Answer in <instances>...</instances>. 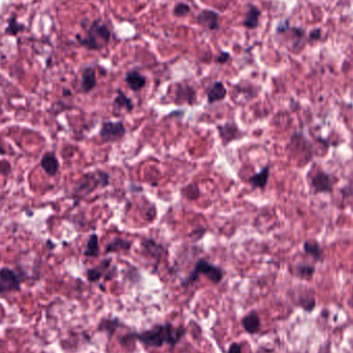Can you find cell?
<instances>
[{"mask_svg": "<svg viewBox=\"0 0 353 353\" xmlns=\"http://www.w3.org/2000/svg\"><path fill=\"white\" fill-rule=\"evenodd\" d=\"M186 333V329L176 328L170 322L156 324L153 328L141 332H132L135 341L144 344L146 347L160 348L163 345L175 347Z\"/></svg>", "mask_w": 353, "mask_h": 353, "instance_id": "obj_1", "label": "cell"}, {"mask_svg": "<svg viewBox=\"0 0 353 353\" xmlns=\"http://www.w3.org/2000/svg\"><path fill=\"white\" fill-rule=\"evenodd\" d=\"M109 184L110 175L105 171L98 170L94 173H88L83 176L81 180L74 186L71 193V199L74 201V206L92 191L99 187H107Z\"/></svg>", "mask_w": 353, "mask_h": 353, "instance_id": "obj_2", "label": "cell"}, {"mask_svg": "<svg viewBox=\"0 0 353 353\" xmlns=\"http://www.w3.org/2000/svg\"><path fill=\"white\" fill-rule=\"evenodd\" d=\"M78 42L88 50H100L110 42V32L109 28L99 21L91 24L84 37L77 36Z\"/></svg>", "mask_w": 353, "mask_h": 353, "instance_id": "obj_3", "label": "cell"}, {"mask_svg": "<svg viewBox=\"0 0 353 353\" xmlns=\"http://www.w3.org/2000/svg\"><path fill=\"white\" fill-rule=\"evenodd\" d=\"M201 275L207 277L212 283L218 284L222 281L224 273H223L222 268L220 266L213 265V264L209 263L208 260L201 258L197 264H195V266L192 269L190 275L182 282V286L187 287V286L195 283L199 280Z\"/></svg>", "mask_w": 353, "mask_h": 353, "instance_id": "obj_4", "label": "cell"}, {"mask_svg": "<svg viewBox=\"0 0 353 353\" xmlns=\"http://www.w3.org/2000/svg\"><path fill=\"white\" fill-rule=\"evenodd\" d=\"M22 279L15 269L3 266L0 268V294L21 291Z\"/></svg>", "mask_w": 353, "mask_h": 353, "instance_id": "obj_5", "label": "cell"}, {"mask_svg": "<svg viewBox=\"0 0 353 353\" xmlns=\"http://www.w3.org/2000/svg\"><path fill=\"white\" fill-rule=\"evenodd\" d=\"M126 134V128L122 121L104 122L99 130V136L104 143H115L122 139Z\"/></svg>", "mask_w": 353, "mask_h": 353, "instance_id": "obj_6", "label": "cell"}, {"mask_svg": "<svg viewBox=\"0 0 353 353\" xmlns=\"http://www.w3.org/2000/svg\"><path fill=\"white\" fill-rule=\"evenodd\" d=\"M217 132L223 146H227L231 142L238 141L244 136V133L241 132L239 126L234 122H226L224 124L217 125Z\"/></svg>", "mask_w": 353, "mask_h": 353, "instance_id": "obj_7", "label": "cell"}, {"mask_svg": "<svg viewBox=\"0 0 353 353\" xmlns=\"http://www.w3.org/2000/svg\"><path fill=\"white\" fill-rule=\"evenodd\" d=\"M311 186L315 193H330L332 192L333 182L329 174L320 171L312 178Z\"/></svg>", "mask_w": 353, "mask_h": 353, "instance_id": "obj_8", "label": "cell"}, {"mask_svg": "<svg viewBox=\"0 0 353 353\" xmlns=\"http://www.w3.org/2000/svg\"><path fill=\"white\" fill-rule=\"evenodd\" d=\"M197 101V92L189 85H178L176 89V104L193 105Z\"/></svg>", "mask_w": 353, "mask_h": 353, "instance_id": "obj_9", "label": "cell"}, {"mask_svg": "<svg viewBox=\"0 0 353 353\" xmlns=\"http://www.w3.org/2000/svg\"><path fill=\"white\" fill-rule=\"evenodd\" d=\"M41 167L49 176H55L59 171V160L53 152H46L41 158Z\"/></svg>", "mask_w": 353, "mask_h": 353, "instance_id": "obj_10", "label": "cell"}, {"mask_svg": "<svg viewBox=\"0 0 353 353\" xmlns=\"http://www.w3.org/2000/svg\"><path fill=\"white\" fill-rule=\"evenodd\" d=\"M96 73L95 69L87 66L82 71V81H81V91L83 93H89L96 87Z\"/></svg>", "mask_w": 353, "mask_h": 353, "instance_id": "obj_11", "label": "cell"}, {"mask_svg": "<svg viewBox=\"0 0 353 353\" xmlns=\"http://www.w3.org/2000/svg\"><path fill=\"white\" fill-rule=\"evenodd\" d=\"M260 325H262V322H260L259 316L255 311L249 312L242 319V327L249 334L257 333L260 331Z\"/></svg>", "mask_w": 353, "mask_h": 353, "instance_id": "obj_12", "label": "cell"}, {"mask_svg": "<svg viewBox=\"0 0 353 353\" xmlns=\"http://www.w3.org/2000/svg\"><path fill=\"white\" fill-rule=\"evenodd\" d=\"M121 325H122V323H121V320L117 317L102 318L97 325V331L105 332L108 338L110 339L116 333L117 330L121 327Z\"/></svg>", "mask_w": 353, "mask_h": 353, "instance_id": "obj_13", "label": "cell"}, {"mask_svg": "<svg viewBox=\"0 0 353 353\" xmlns=\"http://www.w3.org/2000/svg\"><path fill=\"white\" fill-rule=\"evenodd\" d=\"M227 90L222 82H215L211 86L207 94V100L209 105H214L218 101H222L226 97Z\"/></svg>", "mask_w": 353, "mask_h": 353, "instance_id": "obj_14", "label": "cell"}, {"mask_svg": "<svg viewBox=\"0 0 353 353\" xmlns=\"http://www.w3.org/2000/svg\"><path fill=\"white\" fill-rule=\"evenodd\" d=\"M125 82L127 86L134 92L142 90L146 86V78L137 70H130L126 73Z\"/></svg>", "mask_w": 353, "mask_h": 353, "instance_id": "obj_15", "label": "cell"}, {"mask_svg": "<svg viewBox=\"0 0 353 353\" xmlns=\"http://www.w3.org/2000/svg\"><path fill=\"white\" fill-rule=\"evenodd\" d=\"M269 171H271L269 165H265L262 171L256 173L252 176H250L249 183L251 186H252V188L263 189V190L265 189L269 178Z\"/></svg>", "mask_w": 353, "mask_h": 353, "instance_id": "obj_16", "label": "cell"}, {"mask_svg": "<svg viewBox=\"0 0 353 353\" xmlns=\"http://www.w3.org/2000/svg\"><path fill=\"white\" fill-rule=\"evenodd\" d=\"M110 259L107 258L105 260H102L100 263V265L98 266L92 267V268H88L86 272V276H87V280L90 283H96L98 282L101 277L104 276V272L107 271L108 267L110 265Z\"/></svg>", "mask_w": 353, "mask_h": 353, "instance_id": "obj_17", "label": "cell"}, {"mask_svg": "<svg viewBox=\"0 0 353 353\" xmlns=\"http://www.w3.org/2000/svg\"><path fill=\"white\" fill-rule=\"evenodd\" d=\"M142 246L145 249V252L149 256L156 258L157 260H159L162 257V255L166 253L165 249L161 245L157 244L156 242L152 239H147V240L143 241Z\"/></svg>", "mask_w": 353, "mask_h": 353, "instance_id": "obj_18", "label": "cell"}, {"mask_svg": "<svg viewBox=\"0 0 353 353\" xmlns=\"http://www.w3.org/2000/svg\"><path fill=\"white\" fill-rule=\"evenodd\" d=\"M198 22L211 30H216L219 28L218 15L212 11H202L198 17Z\"/></svg>", "mask_w": 353, "mask_h": 353, "instance_id": "obj_19", "label": "cell"}, {"mask_svg": "<svg viewBox=\"0 0 353 353\" xmlns=\"http://www.w3.org/2000/svg\"><path fill=\"white\" fill-rule=\"evenodd\" d=\"M304 251L306 254L310 255L311 257H313V259L315 262H323L324 259V252L323 249L321 248V246L315 241H307L304 243Z\"/></svg>", "mask_w": 353, "mask_h": 353, "instance_id": "obj_20", "label": "cell"}, {"mask_svg": "<svg viewBox=\"0 0 353 353\" xmlns=\"http://www.w3.org/2000/svg\"><path fill=\"white\" fill-rule=\"evenodd\" d=\"M132 243L129 241L123 240L121 238H116L111 240L106 247V253L113 252H127L132 248Z\"/></svg>", "mask_w": 353, "mask_h": 353, "instance_id": "obj_21", "label": "cell"}, {"mask_svg": "<svg viewBox=\"0 0 353 353\" xmlns=\"http://www.w3.org/2000/svg\"><path fill=\"white\" fill-rule=\"evenodd\" d=\"M113 107L116 110H126L127 111H132L134 108L132 100L125 95V93L121 90L117 91V96L114 99Z\"/></svg>", "mask_w": 353, "mask_h": 353, "instance_id": "obj_22", "label": "cell"}, {"mask_svg": "<svg viewBox=\"0 0 353 353\" xmlns=\"http://www.w3.org/2000/svg\"><path fill=\"white\" fill-rule=\"evenodd\" d=\"M99 239L98 236L96 234H92L86 244V248L85 251H84V255L86 257H91V258H95L99 255Z\"/></svg>", "mask_w": 353, "mask_h": 353, "instance_id": "obj_23", "label": "cell"}, {"mask_svg": "<svg viewBox=\"0 0 353 353\" xmlns=\"http://www.w3.org/2000/svg\"><path fill=\"white\" fill-rule=\"evenodd\" d=\"M259 16H260L259 9L254 5H251L248 9L245 19H244V22H243L244 26L249 28V29H254V28H256L258 26Z\"/></svg>", "mask_w": 353, "mask_h": 353, "instance_id": "obj_24", "label": "cell"}, {"mask_svg": "<svg viewBox=\"0 0 353 353\" xmlns=\"http://www.w3.org/2000/svg\"><path fill=\"white\" fill-rule=\"evenodd\" d=\"M24 29H25V26L18 21V18L16 15H13L7 20V26L5 28L4 32L8 35L16 36L20 32H22Z\"/></svg>", "mask_w": 353, "mask_h": 353, "instance_id": "obj_25", "label": "cell"}, {"mask_svg": "<svg viewBox=\"0 0 353 353\" xmlns=\"http://www.w3.org/2000/svg\"><path fill=\"white\" fill-rule=\"evenodd\" d=\"M181 193L185 199L189 200H195L200 197V191L199 186L194 183H190L181 189Z\"/></svg>", "mask_w": 353, "mask_h": 353, "instance_id": "obj_26", "label": "cell"}, {"mask_svg": "<svg viewBox=\"0 0 353 353\" xmlns=\"http://www.w3.org/2000/svg\"><path fill=\"white\" fill-rule=\"evenodd\" d=\"M295 271L297 276L303 279H306V280H309V279H311L315 274V266L312 265L301 264L296 265Z\"/></svg>", "mask_w": 353, "mask_h": 353, "instance_id": "obj_27", "label": "cell"}, {"mask_svg": "<svg viewBox=\"0 0 353 353\" xmlns=\"http://www.w3.org/2000/svg\"><path fill=\"white\" fill-rule=\"evenodd\" d=\"M297 306L301 307L306 312L310 313L315 309L316 300L314 297H301L299 303H297Z\"/></svg>", "mask_w": 353, "mask_h": 353, "instance_id": "obj_28", "label": "cell"}, {"mask_svg": "<svg viewBox=\"0 0 353 353\" xmlns=\"http://www.w3.org/2000/svg\"><path fill=\"white\" fill-rule=\"evenodd\" d=\"M190 12V7L189 5L185 4L183 2L181 3H178L175 8H174V15L176 16V17H183V16H186L187 14H189Z\"/></svg>", "mask_w": 353, "mask_h": 353, "instance_id": "obj_29", "label": "cell"}, {"mask_svg": "<svg viewBox=\"0 0 353 353\" xmlns=\"http://www.w3.org/2000/svg\"><path fill=\"white\" fill-rule=\"evenodd\" d=\"M9 173H11V163L6 160H0V174L6 176Z\"/></svg>", "mask_w": 353, "mask_h": 353, "instance_id": "obj_30", "label": "cell"}, {"mask_svg": "<svg viewBox=\"0 0 353 353\" xmlns=\"http://www.w3.org/2000/svg\"><path fill=\"white\" fill-rule=\"evenodd\" d=\"M227 353H242L241 344H239L237 342H232L228 347Z\"/></svg>", "mask_w": 353, "mask_h": 353, "instance_id": "obj_31", "label": "cell"}, {"mask_svg": "<svg viewBox=\"0 0 353 353\" xmlns=\"http://www.w3.org/2000/svg\"><path fill=\"white\" fill-rule=\"evenodd\" d=\"M228 59H229V54H228V53L222 52V53L218 56L217 62L220 63V64H224V63H226V62L228 61Z\"/></svg>", "mask_w": 353, "mask_h": 353, "instance_id": "obj_32", "label": "cell"}, {"mask_svg": "<svg viewBox=\"0 0 353 353\" xmlns=\"http://www.w3.org/2000/svg\"><path fill=\"white\" fill-rule=\"evenodd\" d=\"M319 40L320 39V30H314L310 33V40Z\"/></svg>", "mask_w": 353, "mask_h": 353, "instance_id": "obj_33", "label": "cell"}, {"mask_svg": "<svg viewBox=\"0 0 353 353\" xmlns=\"http://www.w3.org/2000/svg\"><path fill=\"white\" fill-rule=\"evenodd\" d=\"M62 93H63L64 96H71V91L68 90V89H63Z\"/></svg>", "mask_w": 353, "mask_h": 353, "instance_id": "obj_34", "label": "cell"}, {"mask_svg": "<svg viewBox=\"0 0 353 353\" xmlns=\"http://www.w3.org/2000/svg\"><path fill=\"white\" fill-rule=\"evenodd\" d=\"M41 353H48V352H45V351H42Z\"/></svg>", "mask_w": 353, "mask_h": 353, "instance_id": "obj_35", "label": "cell"}]
</instances>
